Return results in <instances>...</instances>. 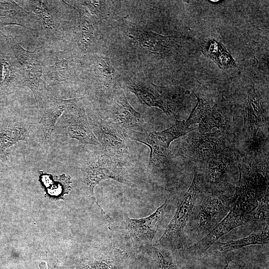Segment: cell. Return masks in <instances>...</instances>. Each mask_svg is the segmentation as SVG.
Returning <instances> with one entry per match:
<instances>
[{
    "label": "cell",
    "instance_id": "d4e9b609",
    "mask_svg": "<svg viewBox=\"0 0 269 269\" xmlns=\"http://www.w3.org/2000/svg\"><path fill=\"white\" fill-rule=\"evenodd\" d=\"M135 37L142 46L151 51L168 50L173 42L171 37L162 36L147 30H137Z\"/></svg>",
    "mask_w": 269,
    "mask_h": 269
},
{
    "label": "cell",
    "instance_id": "4316f807",
    "mask_svg": "<svg viewBox=\"0 0 269 269\" xmlns=\"http://www.w3.org/2000/svg\"><path fill=\"white\" fill-rule=\"evenodd\" d=\"M226 122L222 113L215 105L210 106L199 123L198 130L200 134H205L214 128L218 129L225 127Z\"/></svg>",
    "mask_w": 269,
    "mask_h": 269
},
{
    "label": "cell",
    "instance_id": "484cf974",
    "mask_svg": "<svg viewBox=\"0 0 269 269\" xmlns=\"http://www.w3.org/2000/svg\"><path fill=\"white\" fill-rule=\"evenodd\" d=\"M269 231L255 233L245 238L226 242H218L216 248L219 252H225L255 245H264L269 243Z\"/></svg>",
    "mask_w": 269,
    "mask_h": 269
},
{
    "label": "cell",
    "instance_id": "52a82bcc",
    "mask_svg": "<svg viewBox=\"0 0 269 269\" xmlns=\"http://www.w3.org/2000/svg\"><path fill=\"white\" fill-rule=\"evenodd\" d=\"M84 96L73 98L70 106L59 119L58 128L66 129L71 138L87 144H100L90 125L82 101Z\"/></svg>",
    "mask_w": 269,
    "mask_h": 269
},
{
    "label": "cell",
    "instance_id": "3957f363",
    "mask_svg": "<svg viewBox=\"0 0 269 269\" xmlns=\"http://www.w3.org/2000/svg\"><path fill=\"white\" fill-rule=\"evenodd\" d=\"M2 34L19 65L23 86L31 90L40 113L42 110V95L47 89L43 77L45 66L42 58L44 45L30 51L23 48L11 36Z\"/></svg>",
    "mask_w": 269,
    "mask_h": 269
},
{
    "label": "cell",
    "instance_id": "277c9868",
    "mask_svg": "<svg viewBox=\"0 0 269 269\" xmlns=\"http://www.w3.org/2000/svg\"><path fill=\"white\" fill-rule=\"evenodd\" d=\"M17 3L33 14L42 36L48 41H66L63 18L64 0H18Z\"/></svg>",
    "mask_w": 269,
    "mask_h": 269
},
{
    "label": "cell",
    "instance_id": "83f0119b",
    "mask_svg": "<svg viewBox=\"0 0 269 269\" xmlns=\"http://www.w3.org/2000/svg\"><path fill=\"white\" fill-rule=\"evenodd\" d=\"M93 70L106 86L109 85L115 78L114 69L107 57H99L94 61Z\"/></svg>",
    "mask_w": 269,
    "mask_h": 269
},
{
    "label": "cell",
    "instance_id": "6da1fadb",
    "mask_svg": "<svg viewBox=\"0 0 269 269\" xmlns=\"http://www.w3.org/2000/svg\"><path fill=\"white\" fill-rule=\"evenodd\" d=\"M239 172L231 209L247 214L269 190L268 166L258 168L254 164L243 163L240 164Z\"/></svg>",
    "mask_w": 269,
    "mask_h": 269
},
{
    "label": "cell",
    "instance_id": "f1b7e54d",
    "mask_svg": "<svg viewBox=\"0 0 269 269\" xmlns=\"http://www.w3.org/2000/svg\"><path fill=\"white\" fill-rule=\"evenodd\" d=\"M269 190L257 201L256 207L248 214L250 222L268 221L269 219Z\"/></svg>",
    "mask_w": 269,
    "mask_h": 269
},
{
    "label": "cell",
    "instance_id": "7a4b0ae2",
    "mask_svg": "<svg viewBox=\"0 0 269 269\" xmlns=\"http://www.w3.org/2000/svg\"><path fill=\"white\" fill-rule=\"evenodd\" d=\"M202 187L201 174L195 171L192 183L179 199L174 215L159 240L161 246L172 250L183 247L184 229L192 218L201 195Z\"/></svg>",
    "mask_w": 269,
    "mask_h": 269
},
{
    "label": "cell",
    "instance_id": "e0dca14e",
    "mask_svg": "<svg viewBox=\"0 0 269 269\" xmlns=\"http://www.w3.org/2000/svg\"><path fill=\"white\" fill-rule=\"evenodd\" d=\"M31 131V123L23 120L0 123V155L9 153L10 148L20 141L27 144Z\"/></svg>",
    "mask_w": 269,
    "mask_h": 269
},
{
    "label": "cell",
    "instance_id": "ba28073f",
    "mask_svg": "<svg viewBox=\"0 0 269 269\" xmlns=\"http://www.w3.org/2000/svg\"><path fill=\"white\" fill-rule=\"evenodd\" d=\"M201 199L193 212L199 236L209 233L227 215L231 207V198L215 193Z\"/></svg>",
    "mask_w": 269,
    "mask_h": 269
},
{
    "label": "cell",
    "instance_id": "1f68e13d",
    "mask_svg": "<svg viewBox=\"0 0 269 269\" xmlns=\"http://www.w3.org/2000/svg\"><path fill=\"white\" fill-rule=\"evenodd\" d=\"M223 269H248L243 264L235 263L232 261L228 262Z\"/></svg>",
    "mask_w": 269,
    "mask_h": 269
},
{
    "label": "cell",
    "instance_id": "7402d4cb",
    "mask_svg": "<svg viewBox=\"0 0 269 269\" xmlns=\"http://www.w3.org/2000/svg\"><path fill=\"white\" fill-rule=\"evenodd\" d=\"M39 181L44 186L46 194L50 197L64 199V195L71 190V177L63 173L57 176L40 171Z\"/></svg>",
    "mask_w": 269,
    "mask_h": 269
},
{
    "label": "cell",
    "instance_id": "2e32d148",
    "mask_svg": "<svg viewBox=\"0 0 269 269\" xmlns=\"http://www.w3.org/2000/svg\"><path fill=\"white\" fill-rule=\"evenodd\" d=\"M109 121L125 129L138 127L143 123L142 116L130 104L123 92L117 94L113 99L109 109Z\"/></svg>",
    "mask_w": 269,
    "mask_h": 269
},
{
    "label": "cell",
    "instance_id": "f546056e",
    "mask_svg": "<svg viewBox=\"0 0 269 269\" xmlns=\"http://www.w3.org/2000/svg\"><path fill=\"white\" fill-rule=\"evenodd\" d=\"M196 96L198 100L197 103L192 110L188 118L185 120V122L188 126L195 123H199L206 111L210 106L207 101L197 96Z\"/></svg>",
    "mask_w": 269,
    "mask_h": 269
},
{
    "label": "cell",
    "instance_id": "4fadbf2b",
    "mask_svg": "<svg viewBox=\"0 0 269 269\" xmlns=\"http://www.w3.org/2000/svg\"><path fill=\"white\" fill-rule=\"evenodd\" d=\"M168 201L158 207L150 216L139 219L126 218L127 230L135 244H151L166 212Z\"/></svg>",
    "mask_w": 269,
    "mask_h": 269
},
{
    "label": "cell",
    "instance_id": "603a6c76",
    "mask_svg": "<svg viewBox=\"0 0 269 269\" xmlns=\"http://www.w3.org/2000/svg\"><path fill=\"white\" fill-rule=\"evenodd\" d=\"M201 50L206 57L212 59L223 70L237 67L235 60L224 45L214 39L206 42Z\"/></svg>",
    "mask_w": 269,
    "mask_h": 269
},
{
    "label": "cell",
    "instance_id": "8fae6325",
    "mask_svg": "<svg viewBox=\"0 0 269 269\" xmlns=\"http://www.w3.org/2000/svg\"><path fill=\"white\" fill-rule=\"evenodd\" d=\"M194 129L189 128L185 121L176 120L174 125L164 130L146 133L145 140L139 142L150 149L149 164H156L165 159L170 143Z\"/></svg>",
    "mask_w": 269,
    "mask_h": 269
},
{
    "label": "cell",
    "instance_id": "ffe728a7",
    "mask_svg": "<svg viewBox=\"0 0 269 269\" xmlns=\"http://www.w3.org/2000/svg\"><path fill=\"white\" fill-rule=\"evenodd\" d=\"M219 141L215 133L195 137L189 146L190 156L198 160H210L219 152Z\"/></svg>",
    "mask_w": 269,
    "mask_h": 269
},
{
    "label": "cell",
    "instance_id": "cb8c5ba5",
    "mask_svg": "<svg viewBox=\"0 0 269 269\" xmlns=\"http://www.w3.org/2000/svg\"><path fill=\"white\" fill-rule=\"evenodd\" d=\"M79 26L77 28L75 42L83 51H92L94 40V26L90 18L79 13Z\"/></svg>",
    "mask_w": 269,
    "mask_h": 269
},
{
    "label": "cell",
    "instance_id": "44dd1931",
    "mask_svg": "<svg viewBox=\"0 0 269 269\" xmlns=\"http://www.w3.org/2000/svg\"><path fill=\"white\" fill-rule=\"evenodd\" d=\"M209 163L204 176H202V184L215 192L227 183L229 171L226 163L215 156L209 160Z\"/></svg>",
    "mask_w": 269,
    "mask_h": 269
},
{
    "label": "cell",
    "instance_id": "8992f818",
    "mask_svg": "<svg viewBox=\"0 0 269 269\" xmlns=\"http://www.w3.org/2000/svg\"><path fill=\"white\" fill-rule=\"evenodd\" d=\"M88 119L103 151L121 158L129 153L130 139L125 129L95 116L89 115Z\"/></svg>",
    "mask_w": 269,
    "mask_h": 269
},
{
    "label": "cell",
    "instance_id": "9a60e30c",
    "mask_svg": "<svg viewBox=\"0 0 269 269\" xmlns=\"http://www.w3.org/2000/svg\"><path fill=\"white\" fill-rule=\"evenodd\" d=\"M17 25L31 30H39L35 15L13 0H0V28L7 25Z\"/></svg>",
    "mask_w": 269,
    "mask_h": 269
},
{
    "label": "cell",
    "instance_id": "ac0fdd59",
    "mask_svg": "<svg viewBox=\"0 0 269 269\" xmlns=\"http://www.w3.org/2000/svg\"><path fill=\"white\" fill-rule=\"evenodd\" d=\"M247 114L244 118V130L255 138L260 128L268 122V117L263 108L254 86L247 94Z\"/></svg>",
    "mask_w": 269,
    "mask_h": 269
},
{
    "label": "cell",
    "instance_id": "5b68a950",
    "mask_svg": "<svg viewBox=\"0 0 269 269\" xmlns=\"http://www.w3.org/2000/svg\"><path fill=\"white\" fill-rule=\"evenodd\" d=\"M81 170L86 189L92 196L102 212L105 214L94 199V188L100 182L106 179L123 182L124 174L121 158L103 151L90 155L83 164Z\"/></svg>",
    "mask_w": 269,
    "mask_h": 269
},
{
    "label": "cell",
    "instance_id": "5bb4252c",
    "mask_svg": "<svg viewBox=\"0 0 269 269\" xmlns=\"http://www.w3.org/2000/svg\"><path fill=\"white\" fill-rule=\"evenodd\" d=\"M248 214H243L230 209L227 215L206 236L188 250L192 253H204L224 235L236 228L250 223Z\"/></svg>",
    "mask_w": 269,
    "mask_h": 269
},
{
    "label": "cell",
    "instance_id": "7c38bea8",
    "mask_svg": "<svg viewBox=\"0 0 269 269\" xmlns=\"http://www.w3.org/2000/svg\"><path fill=\"white\" fill-rule=\"evenodd\" d=\"M129 88L142 103L158 107L167 115L173 113L180 104L179 93L171 88L141 83L131 85Z\"/></svg>",
    "mask_w": 269,
    "mask_h": 269
},
{
    "label": "cell",
    "instance_id": "9c48e42d",
    "mask_svg": "<svg viewBox=\"0 0 269 269\" xmlns=\"http://www.w3.org/2000/svg\"><path fill=\"white\" fill-rule=\"evenodd\" d=\"M42 114L39 122L31 123L35 129L34 135L38 142L49 143L51 135L60 117L70 106L73 98L65 100L53 96L47 89L42 94Z\"/></svg>",
    "mask_w": 269,
    "mask_h": 269
},
{
    "label": "cell",
    "instance_id": "4dcf8cb0",
    "mask_svg": "<svg viewBox=\"0 0 269 269\" xmlns=\"http://www.w3.org/2000/svg\"><path fill=\"white\" fill-rule=\"evenodd\" d=\"M156 252V254L158 259L159 265L160 269H176L175 265L164 257V256L159 251L154 249Z\"/></svg>",
    "mask_w": 269,
    "mask_h": 269
},
{
    "label": "cell",
    "instance_id": "d6986e66",
    "mask_svg": "<svg viewBox=\"0 0 269 269\" xmlns=\"http://www.w3.org/2000/svg\"><path fill=\"white\" fill-rule=\"evenodd\" d=\"M23 86L21 70L16 59L11 58L0 50V95L13 92Z\"/></svg>",
    "mask_w": 269,
    "mask_h": 269
},
{
    "label": "cell",
    "instance_id": "30bf717a",
    "mask_svg": "<svg viewBox=\"0 0 269 269\" xmlns=\"http://www.w3.org/2000/svg\"><path fill=\"white\" fill-rule=\"evenodd\" d=\"M67 42L64 41V47L57 51L54 63L44 68L43 77L45 85L55 97L63 96L73 78V60Z\"/></svg>",
    "mask_w": 269,
    "mask_h": 269
}]
</instances>
